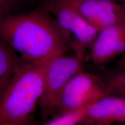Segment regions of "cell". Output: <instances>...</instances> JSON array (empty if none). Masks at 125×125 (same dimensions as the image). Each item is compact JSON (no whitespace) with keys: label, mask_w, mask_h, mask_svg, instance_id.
Masks as SVG:
<instances>
[{"label":"cell","mask_w":125,"mask_h":125,"mask_svg":"<svg viewBox=\"0 0 125 125\" xmlns=\"http://www.w3.org/2000/svg\"><path fill=\"white\" fill-rule=\"evenodd\" d=\"M1 38L22 60L37 62L65 53L68 40L45 8L0 16Z\"/></svg>","instance_id":"obj_1"},{"label":"cell","mask_w":125,"mask_h":125,"mask_svg":"<svg viewBox=\"0 0 125 125\" xmlns=\"http://www.w3.org/2000/svg\"><path fill=\"white\" fill-rule=\"evenodd\" d=\"M51 59L37 62L21 60L0 92V125H32Z\"/></svg>","instance_id":"obj_2"},{"label":"cell","mask_w":125,"mask_h":125,"mask_svg":"<svg viewBox=\"0 0 125 125\" xmlns=\"http://www.w3.org/2000/svg\"><path fill=\"white\" fill-rule=\"evenodd\" d=\"M82 61L76 56L64 53L54 56L48 62L38 107L43 120L46 121L57 110L60 97L67 83L73 76L83 71Z\"/></svg>","instance_id":"obj_3"},{"label":"cell","mask_w":125,"mask_h":125,"mask_svg":"<svg viewBox=\"0 0 125 125\" xmlns=\"http://www.w3.org/2000/svg\"><path fill=\"white\" fill-rule=\"evenodd\" d=\"M43 8L55 19L75 56L82 60L86 49L90 48L98 31L64 3L50 0Z\"/></svg>","instance_id":"obj_4"},{"label":"cell","mask_w":125,"mask_h":125,"mask_svg":"<svg viewBox=\"0 0 125 125\" xmlns=\"http://www.w3.org/2000/svg\"><path fill=\"white\" fill-rule=\"evenodd\" d=\"M107 96L101 76L82 71L67 83L60 97L57 111L62 112L86 108Z\"/></svg>","instance_id":"obj_5"},{"label":"cell","mask_w":125,"mask_h":125,"mask_svg":"<svg viewBox=\"0 0 125 125\" xmlns=\"http://www.w3.org/2000/svg\"><path fill=\"white\" fill-rule=\"evenodd\" d=\"M77 12L99 31L125 19V3L108 0H57Z\"/></svg>","instance_id":"obj_6"},{"label":"cell","mask_w":125,"mask_h":125,"mask_svg":"<svg viewBox=\"0 0 125 125\" xmlns=\"http://www.w3.org/2000/svg\"><path fill=\"white\" fill-rule=\"evenodd\" d=\"M90 57L96 65H104L125 53V19L98 31L90 46Z\"/></svg>","instance_id":"obj_7"},{"label":"cell","mask_w":125,"mask_h":125,"mask_svg":"<svg viewBox=\"0 0 125 125\" xmlns=\"http://www.w3.org/2000/svg\"><path fill=\"white\" fill-rule=\"evenodd\" d=\"M125 123V98L107 96L86 108L83 123Z\"/></svg>","instance_id":"obj_8"},{"label":"cell","mask_w":125,"mask_h":125,"mask_svg":"<svg viewBox=\"0 0 125 125\" xmlns=\"http://www.w3.org/2000/svg\"><path fill=\"white\" fill-rule=\"evenodd\" d=\"M21 59L0 38V92L11 77Z\"/></svg>","instance_id":"obj_9"},{"label":"cell","mask_w":125,"mask_h":125,"mask_svg":"<svg viewBox=\"0 0 125 125\" xmlns=\"http://www.w3.org/2000/svg\"><path fill=\"white\" fill-rule=\"evenodd\" d=\"M101 77L105 85L107 96L125 98V68L116 67L108 70Z\"/></svg>","instance_id":"obj_10"},{"label":"cell","mask_w":125,"mask_h":125,"mask_svg":"<svg viewBox=\"0 0 125 125\" xmlns=\"http://www.w3.org/2000/svg\"><path fill=\"white\" fill-rule=\"evenodd\" d=\"M86 108L60 112L43 125H81L83 123Z\"/></svg>","instance_id":"obj_11"},{"label":"cell","mask_w":125,"mask_h":125,"mask_svg":"<svg viewBox=\"0 0 125 125\" xmlns=\"http://www.w3.org/2000/svg\"><path fill=\"white\" fill-rule=\"evenodd\" d=\"M20 0H0V8L6 13L15 12Z\"/></svg>","instance_id":"obj_12"},{"label":"cell","mask_w":125,"mask_h":125,"mask_svg":"<svg viewBox=\"0 0 125 125\" xmlns=\"http://www.w3.org/2000/svg\"><path fill=\"white\" fill-rule=\"evenodd\" d=\"M123 2L125 3V1H123ZM117 67H121V68H125V53L120 57V59L118 62V66Z\"/></svg>","instance_id":"obj_13"},{"label":"cell","mask_w":125,"mask_h":125,"mask_svg":"<svg viewBox=\"0 0 125 125\" xmlns=\"http://www.w3.org/2000/svg\"><path fill=\"white\" fill-rule=\"evenodd\" d=\"M81 125H110L105 124H98V123H82Z\"/></svg>","instance_id":"obj_14"},{"label":"cell","mask_w":125,"mask_h":125,"mask_svg":"<svg viewBox=\"0 0 125 125\" xmlns=\"http://www.w3.org/2000/svg\"><path fill=\"white\" fill-rule=\"evenodd\" d=\"M5 14H7V13H6L2 9H1V8H0V16L4 15H5Z\"/></svg>","instance_id":"obj_15"},{"label":"cell","mask_w":125,"mask_h":125,"mask_svg":"<svg viewBox=\"0 0 125 125\" xmlns=\"http://www.w3.org/2000/svg\"><path fill=\"white\" fill-rule=\"evenodd\" d=\"M108 1H116V2H123L125 0H108Z\"/></svg>","instance_id":"obj_16"}]
</instances>
